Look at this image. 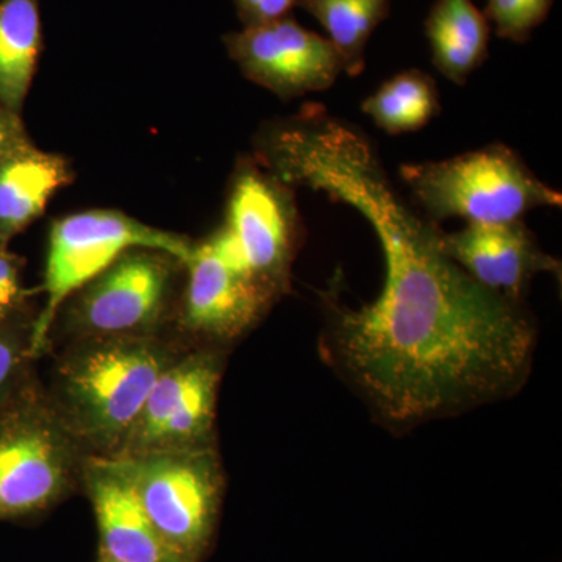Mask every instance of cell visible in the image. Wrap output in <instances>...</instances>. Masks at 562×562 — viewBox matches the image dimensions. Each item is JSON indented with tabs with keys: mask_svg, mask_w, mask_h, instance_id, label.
<instances>
[{
	"mask_svg": "<svg viewBox=\"0 0 562 562\" xmlns=\"http://www.w3.org/2000/svg\"><path fill=\"white\" fill-rule=\"evenodd\" d=\"M297 187L358 211L382 246L376 301L325 295V360L392 430L516 394L531 372L536 325L473 280L439 244L441 228L392 187L368 136L347 122L317 133L294 165Z\"/></svg>",
	"mask_w": 562,
	"mask_h": 562,
	"instance_id": "cell-1",
	"label": "cell"
},
{
	"mask_svg": "<svg viewBox=\"0 0 562 562\" xmlns=\"http://www.w3.org/2000/svg\"><path fill=\"white\" fill-rule=\"evenodd\" d=\"M173 360L150 335L87 339L63 358L52 405L88 457H117Z\"/></svg>",
	"mask_w": 562,
	"mask_h": 562,
	"instance_id": "cell-2",
	"label": "cell"
},
{
	"mask_svg": "<svg viewBox=\"0 0 562 562\" xmlns=\"http://www.w3.org/2000/svg\"><path fill=\"white\" fill-rule=\"evenodd\" d=\"M401 179L432 224L461 217L468 224L522 220L536 209H560L562 195L535 176L503 144L449 160L402 165Z\"/></svg>",
	"mask_w": 562,
	"mask_h": 562,
	"instance_id": "cell-3",
	"label": "cell"
},
{
	"mask_svg": "<svg viewBox=\"0 0 562 562\" xmlns=\"http://www.w3.org/2000/svg\"><path fill=\"white\" fill-rule=\"evenodd\" d=\"M194 247L184 236L150 227L116 210H88L61 217L49 233L44 272L46 303L33 325L29 351L35 355L43 350L63 305L125 251L157 250L184 266Z\"/></svg>",
	"mask_w": 562,
	"mask_h": 562,
	"instance_id": "cell-4",
	"label": "cell"
},
{
	"mask_svg": "<svg viewBox=\"0 0 562 562\" xmlns=\"http://www.w3.org/2000/svg\"><path fill=\"white\" fill-rule=\"evenodd\" d=\"M111 460L127 476L144 512L173 552L199 562L213 538L224 490L213 447Z\"/></svg>",
	"mask_w": 562,
	"mask_h": 562,
	"instance_id": "cell-5",
	"label": "cell"
},
{
	"mask_svg": "<svg viewBox=\"0 0 562 562\" xmlns=\"http://www.w3.org/2000/svg\"><path fill=\"white\" fill-rule=\"evenodd\" d=\"M81 447L55 406L27 401L0 416V520L61 501L83 471Z\"/></svg>",
	"mask_w": 562,
	"mask_h": 562,
	"instance_id": "cell-6",
	"label": "cell"
},
{
	"mask_svg": "<svg viewBox=\"0 0 562 562\" xmlns=\"http://www.w3.org/2000/svg\"><path fill=\"white\" fill-rule=\"evenodd\" d=\"M224 228L251 273L280 297L290 288L292 262L302 241L290 184L255 162H241L228 191Z\"/></svg>",
	"mask_w": 562,
	"mask_h": 562,
	"instance_id": "cell-7",
	"label": "cell"
},
{
	"mask_svg": "<svg viewBox=\"0 0 562 562\" xmlns=\"http://www.w3.org/2000/svg\"><path fill=\"white\" fill-rule=\"evenodd\" d=\"M184 268V327L213 342L241 338L279 299L247 268L224 227L195 244Z\"/></svg>",
	"mask_w": 562,
	"mask_h": 562,
	"instance_id": "cell-8",
	"label": "cell"
},
{
	"mask_svg": "<svg viewBox=\"0 0 562 562\" xmlns=\"http://www.w3.org/2000/svg\"><path fill=\"white\" fill-rule=\"evenodd\" d=\"M176 262L157 250L125 251L76 292L72 327L87 339L149 335L165 312Z\"/></svg>",
	"mask_w": 562,
	"mask_h": 562,
	"instance_id": "cell-9",
	"label": "cell"
},
{
	"mask_svg": "<svg viewBox=\"0 0 562 562\" xmlns=\"http://www.w3.org/2000/svg\"><path fill=\"white\" fill-rule=\"evenodd\" d=\"M220 382L221 361L216 355L176 358L151 387L117 457L210 447Z\"/></svg>",
	"mask_w": 562,
	"mask_h": 562,
	"instance_id": "cell-10",
	"label": "cell"
},
{
	"mask_svg": "<svg viewBox=\"0 0 562 562\" xmlns=\"http://www.w3.org/2000/svg\"><path fill=\"white\" fill-rule=\"evenodd\" d=\"M224 43L247 79L283 101L328 90L344 72L331 41L306 31L291 14L228 33Z\"/></svg>",
	"mask_w": 562,
	"mask_h": 562,
	"instance_id": "cell-11",
	"label": "cell"
},
{
	"mask_svg": "<svg viewBox=\"0 0 562 562\" xmlns=\"http://www.w3.org/2000/svg\"><path fill=\"white\" fill-rule=\"evenodd\" d=\"M447 257L461 266L473 280L514 303L538 273L560 276L561 265L539 247L522 220L495 224H468L460 232H439Z\"/></svg>",
	"mask_w": 562,
	"mask_h": 562,
	"instance_id": "cell-12",
	"label": "cell"
},
{
	"mask_svg": "<svg viewBox=\"0 0 562 562\" xmlns=\"http://www.w3.org/2000/svg\"><path fill=\"white\" fill-rule=\"evenodd\" d=\"M81 475L94 509L102 554L116 562H188L162 539L111 458L88 457Z\"/></svg>",
	"mask_w": 562,
	"mask_h": 562,
	"instance_id": "cell-13",
	"label": "cell"
},
{
	"mask_svg": "<svg viewBox=\"0 0 562 562\" xmlns=\"http://www.w3.org/2000/svg\"><path fill=\"white\" fill-rule=\"evenodd\" d=\"M74 179L70 162L58 154L22 144L0 161V239L27 228L47 203Z\"/></svg>",
	"mask_w": 562,
	"mask_h": 562,
	"instance_id": "cell-14",
	"label": "cell"
},
{
	"mask_svg": "<svg viewBox=\"0 0 562 562\" xmlns=\"http://www.w3.org/2000/svg\"><path fill=\"white\" fill-rule=\"evenodd\" d=\"M431 61L447 80L468 83L490 47V21L472 0H436L425 21Z\"/></svg>",
	"mask_w": 562,
	"mask_h": 562,
	"instance_id": "cell-15",
	"label": "cell"
},
{
	"mask_svg": "<svg viewBox=\"0 0 562 562\" xmlns=\"http://www.w3.org/2000/svg\"><path fill=\"white\" fill-rule=\"evenodd\" d=\"M43 50L40 0H0V103L21 116Z\"/></svg>",
	"mask_w": 562,
	"mask_h": 562,
	"instance_id": "cell-16",
	"label": "cell"
},
{
	"mask_svg": "<svg viewBox=\"0 0 562 562\" xmlns=\"http://www.w3.org/2000/svg\"><path fill=\"white\" fill-rule=\"evenodd\" d=\"M302 9L313 14L341 55L344 72L360 76L366 47L372 33L391 10V0H302Z\"/></svg>",
	"mask_w": 562,
	"mask_h": 562,
	"instance_id": "cell-17",
	"label": "cell"
},
{
	"mask_svg": "<svg viewBox=\"0 0 562 562\" xmlns=\"http://www.w3.org/2000/svg\"><path fill=\"white\" fill-rule=\"evenodd\" d=\"M376 127L387 135L419 131L439 113L435 80L422 70H403L384 81L361 105Z\"/></svg>",
	"mask_w": 562,
	"mask_h": 562,
	"instance_id": "cell-18",
	"label": "cell"
},
{
	"mask_svg": "<svg viewBox=\"0 0 562 562\" xmlns=\"http://www.w3.org/2000/svg\"><path fill=\"white\" fill-rule=\"evenodd\" d=\"M554 0H487L484 16L503 40L525 43L552 10Z\"/></svg>",
	"mask_w": 562,
	"mask_h": 562,
	"instance_id": "cell-19",
	"label": "cell"
},
{
	"mask_svg": "<svg viewBox=\"0 0 562 562\" xmlns=\"http://www.w3.org/2000/svg\"><path fill=\"white\" fill-rule=\"evenodd\" d=\"M244 27L268 24V22L290 16L294 7H301L302 0H233Z\"/></svg>",
	"mask_w": 562,
	"mask_h": 562,
	"instance_id": "cell-20",
	"label": "cell"
},
{
	"mask_svg": "<svg viewBox=\"0 0 562 562\" xmlns=\"http://www.w3.org/2000/svg\"><path fill=\"white\" fill-rule=\"evenodd\" d=\"M20 272L13 257L0 251V316L13 308L20 297Z\"/></svg>",
	"mask_w": 562,
	"mask_h": 562,
	"instance_id": "cell-21",
	"label": "cell"
},
{
	"mask_svg": "<svg viewBox=\"0 0 562 562\" xmlns=\"http://www.w3.org/2000/svg\"><path fill=\"white\" fill-rule=\"evenodd\" d=\"M25 143H29V138L22 127L21 116L11 113L0 103V161Z\"/></svg>",
	"mask_w": 562,
	"mask_h": 562,
	"instance_id": "cell-22",
	"label": "cell"
},
{
	"mask_svg": "<svg viewBox=\"0 0 562 562\" xmlns=\"http://www.w3.org/2000/svg\"><path fill=\"white\" fill-rule=\"evenodd\" d=\"M21 349L13 339L0 333V391L7 386L20 368Z\"/></svg>",
	"mask_w": 562,
	"mask_h": 562,
	"instance_id": "cell-23",
	"label": "cell"
},
{
	"mask_svg": "<svg viewBox=\"0 0 562 562\" xmlns=\"http://www.w3.org/2000/svg\"><path fill=\"white\" fill-rule=\"evenodd\" d=\"M98 562H116V561L110 560V558L105 557V554L99 553Z\"/></svg>",
	"mask_w": 562,
	"mask_h": 562,
	"instance_id": "cell-24",
	"label": "cell"
}]
</instances>
